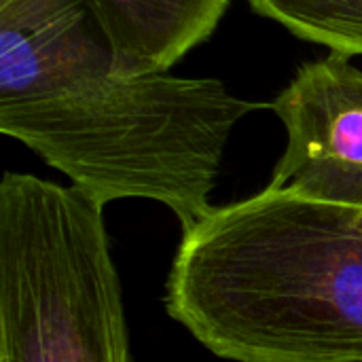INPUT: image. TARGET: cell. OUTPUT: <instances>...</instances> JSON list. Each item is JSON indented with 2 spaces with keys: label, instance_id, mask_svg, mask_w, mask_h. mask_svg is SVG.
Masks as SVG:
<instances>
[{
  "label": "cell",
  "instance_id": "obj_4",
  "mask_svg": "<svg viewBox=\"0 0 362 362\" xmlns=\"http://www.w3.org/2000/svg\"><path fill=\"white\" fill-rule=\"evenodd\" d=\"M269 108L286 146L267 189L362 208V70L350 55L305 62Z\"/></svg>",
  "mask_w": 362,
  "mask_h": 362
},
{
  "label": "cell",
  "instance_id": "obj_1",
  "mask_svg": "<svg viewBox=\"0 0 362 362\" xmlns=\"http://www.w3.org/2000/svg\"><path fill=\"white\" fill-rule=\"evenodd\" d=\"M257 108L218 78L117 72L76 0H0V134L104 208L157 202L189 231Z\"/></svg>",
  "mask_w": 362,
  "mask_h": 362
},
{
  "label": "cell",
  "instance_id": "obj_6",
  "mask_svg": "<svg viewBox=\"0 0 362 362\" xmlns=\"http://www.w3.org/2000/svg\"><path fill=\"white\" fill-rule=\"evenodd\" d=\"M293 36L344 55H362V0H248Z\"/></svg>",
  "mask_w": 362,
  "mask_h": 362
},
{
  "label": "cell",
  "instance_id": "obj_2",
  "mask_svg": "<svg viewBox=\"0 0 362 362\" xmlns=\"http://www.w3.org/2000/svg\"><path fill=\"white\" fill-rule=\"evenodd\" d=\"M165 312L231 362H362V208L263 189L182 231Z\"/></svg>",
  "mask_w": 362,
  "mask_h": 362
},
{
  "label": "cell",
  "instance_id": "obj_3",
  "mask_svg": "<svg viewBox=\"0 0 362 362\" xmlns=\"http://www.w3.org/2000/svg\"><path fill=\"white\" fill-rule=\"evenodd\" d=\"M0 362H132L104 206L21 172L0 180Z\"/></svg>",
  "mask_w": 362,
  "mask_h": 362
},
{
  "label": "cell",
  "instance_id": "obj_5",
  "mask_svg": "<svg viewBox=\"0 0 362 362\" xmlns=\"http://www.w3.org/2000/svg\"><path fill=\"white\" fill-rule=\"evenodd\" d=\"M123 74L170 72L212 36L229 0H76Z\"/></svg>",
  "mask_w": 362,
  "mask_h": 362
}]
</instances>
